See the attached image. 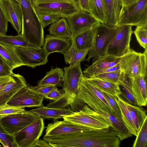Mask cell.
<instances>
[{"mask_svg": "<svg viewBox=\"0 0 147 147\" xmlns=\"http://www.w3.org/2000/svg\"><path fill=\"white\" fill-rule=\"evenodd\" d=\"M20 5L22 13L20 33L31 44L42 48L44 41L43 28L30 0H15Z\"/></svg>", "mask_w": 147, "mask_h": 147, "instance_id": "6da1fadb", "label": "cell"}, {"mask_svg": "<svg viewBox=\"0 0 147 147\" xmlns=\"http://www.w3.org/2000/svg\"><path fill=\"white\" fill-rule=\"evenodd\" d=\"M37 14H51L67 18L80 9L77 0H36L32 3Z\"/></svg>", "mask_w": 147, "mask_h": 147, "instance_id": "7a4b0ae2", "label": "cell"}, {"mask_svg": "<svg viewBox=\"0 0 147 147\" xmlns=\"http://www.w3.org/2000/svg\"><path fill=\"white\" fill-rule=\"evenodd\" d=\"M93 28L92 43L85 60L88 62L91 58L95 60L107 54L108 47L117 31L118 27L99 23Z\"/></svg>", "mask_w": 147, "mask_h": 147, "instance_id": "3957f363", "label": "cell"}, {"mask_svg": "<svg viewBox=\"0 0 147 147\" xmlns=\"http://www.w3.org/2000/svg\"><path fill=\"white\" fill-rule=\"evenodd\" d=\"M124 25L147 27V0H137L128 5L122 6L116 26Z\"/></svg>", "mask_w": 147, "mask_h": 147, "instance_id": "277c9868", "label": "cell"}, {"mask_svg": "<svg viewBox=\"0 0 147 147\" xmlns=\"http://www.w3.org/2000/svg\"><path fill=\"white\" fill-rule=\"evenodd\" d=\"M147 54V49L141 53L130 49L121 57L119 63L120 69L128 78L139 75L146 77Z\"/></svg>", "mask_w": 147, "mask_h": 147, "instance_id": "5b68a950", "label": "cell"}, {"mask_svg": "<svg viewBox=\"0 0 147 147\" xmlns=\"http://www.w3.org/2000/svg\"><path fill=\"white\" fill-rule=\"evenodd\" d=\"M77 97L99 114L108 123L120 141L132 136L122 120L116 115L103 109L98 102L85 95L78 94Z\"/></svg>", "mask_w": 147, "mask_h": 147, "instance_id": "8992f818", "label": "cell"}, {"mask_svg": "<svg viewBox=\"0 0 147 147\" xmlns=\"http://www.w3.org/2000/svg\"><path fill=\"white\" fill-rule=\"evenodd\" d=\"M64 120L93 127L100 129L110 127L108 123L99 114L85 104L83 108L72 114L62 116Z\"/></svg>", "mask_w": 147, "mask_h": 147, "instance_id": "52a82bcc", "label": "cell"}, {"mask_svg": "<svg viewBox=\"0 0 147 147\" xmlns=\"http://www.w3.org/2000/svg\"><path fill=\"white\" fill-rule=\"evenodd\" d=\"M63 83L64 95L72 105L77 98L79 86L83 76L80 63L64 67Z\"/></svg>", "mask_w": 147, "mask_h": 147, "instance_id": "ba28073f", "label": "cell"}, {"mask_svg": "<svg viewBox=\"0 0 147 147\" xmlns=\"http://www.w3.org/2000/svg\"><path fill=\"white\" fill-rule=\"evenodd\" d=\"M40 117L29 110H25L20 113L0 116V122L7 132L14 135Z\"/></svg>", "mask_w": 147, "mask_h": 147, "instance_id": "9c48e42d", "label": "cell"}, {"mask_svg": "<svg viewBox=\"0 0 147 147\" xmlns=\"http://www.w3.org/2000/svg\"><path fill=\"white\" fill-rule=\"evenodd\" d=\"M132 27L129 25L118 27L117 31L108 47L107 54L119 57L130 50V42L133 32Z\"/></svg>", "mask_w": 147, "mask_h": 147, "instance_id": "30bf717a", "label": "cell"}, {"mask_svg": "<svg viewBox=\"0 0 147 147\" xmlns=\"http://www.w3.org/2000/svg\"><path fill=\"white\" fill-rule=\"evenodd\" d=\"M45 128L41 117L16 133L14 136L18 147H33L41 136Z\"/></svg>", "mask_w": 147, "mask_h": 147, "instance_id": "8fae6325", "label": "cell"}, {"mask_svg": "<svg viewBox=\"0 0 147 147\" xmlns=\"http://www.w3.org/2000/svg\"><path fill=\"white\" fill-rule=\"evenodd\" d=\"M44 98L27 85L20 89L12 97L7 104L22 107H39L43 106Z\"/></svg>", "mask_w": 147, "mask_h": 147, "instance_id": "7c38bea8", "label": "cell"}, {"mask_svg": "<svg viewBox=\"0 0 147 147\" xmlns=\"http://www.w3.org/2000/svg\"><path fill=\"white\" fill-rule=\"evenodd\" d=\"M23 65L34 68L46 64L48 57L43 48L13 47Z\"/></svg>", "mask_w": 147, "mask_h": 147, "instance_id": "4fadbf2b", "label": "cell"}, {"mask_svg": "<svg viewBox=\"0 0 147 147\" xmlns=\"http://www.w3.org/2000/svg\"><path fill=\"white\" fill-rule=\"evenodd\" d=\"M66 19L72 37L82 32L93 28L100 23L91 14L81 9Z\"/></svg>", "mask_w": 147, "mask_h": 147, "instance_id": "5bb4252c", "label": "cell"}, {"mask_svg": "<svg viewBox=\"0 0 147 147\" xmlns=\"http://www.w3.org/2000/svg\"><path fill=\"white\" fill-rule=\"evenodd\" d=\"M47 136H58L86 130L96 129L93 127L65 120L55 121L48 124L45 127Z\"/></svg>", "mask_w": 147, "mask_h": 147, "instance_id": "9a60e30c", "label": "cell"}, {"mask_svg": "<svg viewBox=\"0 0 147 147\" xmlns=\"http://www.w3.org/2000/svg\"><path fill=\"white\" fill-rule=\"evenodd\" d=\"M78 94L85 95L91 98L98 102L102 109L117 116L102 91L92 84L84 75L79 86Z\"/></svg>", "mask_w": 147, "mask_h": 147, "instance_id": "2e32d148", "label": "cell"}, {"mask_svg": "<svg viewBox=\"0 0 147 147\" xmlns=\"http://www.w3.org/2000/svg\"><path fill=\"white\" fill-rule=\"evenodd\" d=\"M0 3L8 22L18 34L22 31V13L20 4L15 0H0Z\"/></svg>", "mask_w": 147, "mask_h": 147, "instance_id": "e0dca14e", "label": "cell"}, {"mask_svg": "<svg viewBox=\"0 0 147 147\" xmlns=\"http://www.w3.org/2000/svg\"><path fill=\"white\" fill-rule=\"evenodd\" d=\"M27 85L23 76L12 73L8 83L0 90V106L7 104L19 90Z\"/></svg>", "mask_w": 147, "mask_h": 147, "instance_id": "ac0fdd59", "label": "cell"}, {"mask_svg": "<svg viewBox=\"0 0 147 147\" xmlns=\"http://www.w3.org/2000/svg\"><path fill=\"white\" fill-rule=\"evenodd\" d=\"M128 78L138 106H146L147 102L146 77L139 75L133 78Z\"/></svg>", "mask_w": 147, "mask_h": 147, "instance_id": "d6986e66", "label": "cell"}, {"mask_svg": "<svg viewBox=\"0 0 147 147\" xmlns=\"http://www.w3.org/2000/svg\"><path fill=\"white\" fill-rule=\"evenodd\" d=\"M72 44L69 38H60L51 35H46L42 48L49 55L51 53L59 52L63 54Z\"/></svg>", "mask_w": 147, "mask_h": 147, "instance_id": "ffe728a7", "label": "cell"}, {"mask_svg": "<svg viewBox=\"0 0 147 147\" xmlns=\"http://www.w3.org/2000/svg\"><path fill=\"white\" fill-rule=\"evenodd\" d=\"M121 57H117L107 54L97 59L82 71L83 75L88 78L95 71L99 69L113 67L118 65Z\"/></svg>", "mask_w": 147, "mask_h": 147, "instance_id": "44dd1931", "label": "cell"}, {"mask_svg": "<svg viewBox=\"0 0 147 147\" xmlns=\"http://www.w3.org/2000/svg\"><path fill=\"white\" fill-rule=\"evenodd\" d=\"M29 111L39 116L43 120L51 119L56 120L63 118L62 116L71 115L74 112L69 109L50 108L43 106Z\"/></svg>", "mask_w": 147, "mask_h": 147, "instance_id": "7402d4cb", "label": "cell"}, {"mask_svg": "<svg viewBox=\"0 0 147 147\" xmlns=\"http://www.w3.org/2000/svg\"><path fill=\"white\" fill-rule=\"evenodd\" d=\"M93 28L82 32L72 37V44L78 51L91 48L94 36Z\"/></svg>", "mask_w": 147, "mask_h": 147, "instance_id": "603a6c76", "label": "cell"}, {"mask_svg": "<svg viewBox=\"0 0 147 147\" xmlns=\"http://www.w3.org/2000/svg\"><path fill=\"white\" fill-rule=\"evenodd\" d=\"M64 74L63 69L51 67L50 70L47 72L45 76L38 82L37 85L63 86Z\"/></svg>", "mask_w": 147, "mask_h": 147, "instance_id": "cb8c5ba5", "label": "cell"}, {"mask_svg": "<svg viewBox=\"0 0 147 147\" xmlns=\"http://www.w3.org/2000/svg\"><path fill=\"white\" fill-rule=\"evenodd\" d=\"M48 31L50 35L60 38L71 39L72 36L66 18H61L51 24Z\"/></svg>", "mask_w": 147, "mask_h": 147, "instance_id": "d4e9b609", "label": "cell"}, {"mask_svg": "<svg viewBox=\"0 0 147 147\" xmlns=\"http://www.w3.org/2000/svg\"><path fill=\"white\" fill-rule=\"evenodd\" d=\"M88 80L101 91L115 97L122 93L120 86L105 80L96 77H87Z\"/></svg>", "mask_w": 147, "mask_h": 147, "instance_id": "484cf974", "label": "cell"}, {"mask_svg": "<svg viewBox=\"0 0 147 147\" xmlns=\"http://www.w3.org/2000/svg\"><path fill=\"white\" fill-rule=\"evenodd\" d=\"M0 55L13 70L23 65L13 46L0 43Z\"/></svg>", "mask_w": 147, "mask_h": 147, "instance_id": "4316f807", "label": "cell"}, {"mask_svg": "<svg viewBox=\"0 0 147 147\" xmlns=\"http://www.w3.org/2000/svg\"><path fill=\"white\" fill-rule=\"evenodd\" d=\"M122 100L129 113L138 133L147 117L146 111L140 107L131 105L122 98Z\"/></svg>", "mask_w": 147, "mask_h": 147, "instance_id": "83f0119b", "label": "cell"}, {"mask_svg": "<svg viewBox=\"0 0 147 147\" xmlns=\"http://www.w3.org/2000/svg\"><path fill=\"white\" fill-rule=\"evenodd\" d=\"M115 99L119 108L124 125L130 133L136 136L137 132L136 127L128 110L122 101V98L120 95H117L115 97Z\"/></svg>", "mask_w": 147, "mask_h": 147, "instance_id": "f1b7e54d", "label": "cell"}, {"mask_svg": "<svg viewBox=\"0 0 147 147\" xmlns=\"http://www.w3.org/2000/svg\"><path fill=\"white\" fill-rule=\"evenodd\" d=\"M89 50L88 49L78 51L72 44L63 54L66 63L71 65L81 63L85 60Z\"/></svg>", "mask_w": 147, "mask_h": 147, "instance_id": "f546056e", "label": "cell"}, {"mask_svg": "<svg viewBox=\"0 0 147 147\" xmlns=\"http://www.w3.org/2000/svg\"><path fill=\"white\" fill-rule=\"evenodd\" d=\"M0 43L13 47L41 48L30 43L22 37L20 33L15 36L0 34Z\"/></svg>", "mask_w": 147, "mask_h": 147, "instance_id": "4dcf8cb0", "label": "cell"}, {"mask_svg": "<svg viewBox=\"0 0 147 147\" xmlns=\"http://www.w3.org/2000/svg\"><path fill=\"white\" fill-rule=\"evenodd\" d=\"M90 14L100 23L105 24L106 17L103 0H90Z\"/></svg>", "mask_w": 147, "mask_h": 147, "instance_id": "1f68e13d", "label": "cell"}, {"mask_svg": "<svg viewBox=\"0 0 147 147\" xmlns=\"http://www.w3.org/2000/svg\"><path fill=\"white\" fill-rule=\"evenodd\" d=\"M101 78L121 86L126 79L127 77L121 69L104 73L94 75L90 77Z\"/></svg>", "mask_w": 147, "mask_h": 147, "instance_id": "d6a6232c", "label": "cell"}, {"mask_svg": "<svg viewBox=\"0 0 147 147\" xmlns=\"http://www.w3.org/2000/svg\"><path fill=\"white\" fill-rule=\"evenodd\" d=\"M106 17L105 24L116 26L117 17L114 6L113 0H103Z\"/></svg>", "mask_w": 147, "mask_h": 147, "instance_id": "836d02e7", "label": "cell"}, {"mask_svg": "<svg viewBox=\"0 0 147 147\" xmlns=\"http://www.w3.org/2000/svg\"><path fill=\"white\" fill-rule=\"evenodd\" d=\"M133 144V147H146L147 143V117L146 118Z\"/></svg>", "mask_w": 147, "mask_h": 147, "instance_id": "e575fe53", "label": "cell"}, {"mask_svg": "<svg viewBox=\"0 0 147 147\" xmlns=\"http://www.w3.org/2000/svg\"><path fill=\"white\" fill-rule=\"evenodd\" d=\"M0 143L3 147H18L14 135L10 134L0 122Z\"/></svg>", "mask_w": 147, "mask_h": 147, "instance_id": "d590c367", "label": "cell"}, {"mask_svg": "<svg viewBox=\"0 0 147 147\" xmlns=\"http://www.w3.org/2000/svg\"><path fill=\"white\" fill-rule=\"evenodd\" d=\"M122 87L121 94L120 96L127 102L134 106H138L136 101L132 92L130 85L127 77L124 83L121 86Z\"/></svg>", "mask_w": 147, "mask_h": 147, "instance_id": "8d00e7d4", "label": "cell"}, {"mask_svg": "<svg viewBox=\"0 0 147 147\" xmlns=\"http://www.w3.org/2000/svg\"><path fill=\"white\" fill-rule=\"evenodd\" d=\"M147 27L137 26L133 32L139 45L145 49L147 48Z\"/></svg>", "mask_w": 147, "mask_h": 147, "instance_id": "74e56055", "label": "cell"}, {"mask_svg": "<svg viewBox=\"0 0 147 147\" xmlns=\"http://www.w3.org/2000/svg\"><path fill=\"white\" fill-rule=\"evenodd\" d=\"M25 110L24 108L13 107L7 104L0 106V116L17 113Z\"/></svg>", "mask_w": 147, "mask_h": 147, "instance_id": "f35d334b", "label": "cell"}, {"mask_svg": "<svg viewBox=\"0 0 147 147\" xmlns=\"http://www.w3.org/2000/svg\"><path fill=\"white\" fill-rule=\"evenodd\" d=\"M101 91L111 108L117 117L122 121L120 110L115 99V97L105 92Z\"/></svg>", "mask_w": 147, "mask_h": 147, "instance_id": "ab89813d", "label": "cell"}, {"mask_svg": "<svg viewBox=\"0 0 147 147\" xmlns=\"http://www.w3.org/2000/svg\"><path fill=\"white\" fill-rule=\"evenodd\" d=\"M43 28L61 18L59 16L51 14H37Z\"/></svg>", "mask_w": 147, "mask_h": 147, "instance_id": "60d3db41", "label": "cell"}, {"mask_svg": "<svg viewBox=\"0 0 147 147\" xmlns=\"http://www.w3.org/2000/svg\"><path fill=\"white\" fill-rule=\"evenodd\" d=\"M69 105H70V103L64 94L54 101L48 104L46 107L50 108H65Z\"/></svg>", "mask_w": 147, "mask_h": 147, "instance_id": "b9f144b4", "label": "cell"}, {"mask_svg": "<svg viewBox=\"0 0 147 147\" xmlns=\"http://www.w3.org/2000/svg\"><path fill=\"white\" fill-rule=\"evenodd\" d=\"M27 84L30 87L42 96L43 98L56 87L49 85H37L36 86H32L28 84Z\"/></svg>", "mask_w": 147, "mask_h": 147, "instance_id": "7bdbcfd3", "label": "cell"}, {"mask_svg": "<svg viewBox=\"0 0 147 147\" xmlns=\"http://www.w3.org/2000/svg\"><path fill=\"white\" fill-rule=\"evenodd\" d=\"M13 70L0 55V76H10Z\"/></svg>", "mask_w": 147, "mask_h": 147, "instance_id": "ee69618b", "label": "cell"}, {"mask_svg": "<svg viewBox=\"0 0 147 147\" xmlns=\"http://www.w3.org/2000/svg\"><path fill=\"white\" fill-rule=\"evenodd\" d=\"M8 22L0 3V34L6 35Z\"/></svg>", "mask_w": 147, "mask_h": 147, "instance_id": "f6af8a7d", "label": "cell"}, {"mask_svg": "<svg viewBox=\"0 0 147 147\" xmlns=\"http://www.w3.org/2000/svg\"><path fill=\"white\" fill-rule=\"evenodd\" d=\"M64 95V94L62 93L56 87L45 96L44 98L55 100L62 97Z\"/></svg>", "mask_w": 147, "mask_h": 147, "instance_id": "bcb514c9", "label": "cell"}, {"mask_svg": "<svg viewBox=\"0 0 147 147\" xmlns=\"http://www.w3.org/2000/svg\"><path fill=\"white\" fill-rule=\"evenodd\" d=\"M78 5L81 10L90 13V0H78Z\"/></svg>", "mask_w": 147, "mask_h": 147, "instance_id": "7dc6e473", "label": "cell"}, {"mask_svg": "<svg viewBox=\"0 0 147 147\" xmlns=\"http://www.w3.org/2000/svg\"><path fill=\"white\" fill-rule=\"evenodd\" d=\"M113 2L115 13L118 18L120 10L122 6V0H113Z\"/></svg>", "mask_w": 147, "mask_h": 147, "instance_id": "c3c4849f", "label": "cell"}, {"mask_svg": "<svg viewBox=\"0 0 147 147\" xmlns=\"http://www.w3.org/2000/svg\"><path fill=\"white\" fill-rule=\"evenodd\" d=\"M50 147L52 146L46 141L38 139L33 145V147Z\"/></svg>", "mask_w": 147, "mask_h": 147, "instance_id": "681fc988", "label": "cell"}, {"mask_svg": "<svg viewBox=\"0 0 147 147\" xmlns=\"http://www.w3.org/2000/svg\"><path fill=\"white\" fill-rule=\"evenodd\" d=\"M10 76H0V90L8 83Z\"/></svg>", "mask_w": 147, "mask_h": 147, "instance_id": "f907efd6", "label": "cell"}, {"mask_svg": "<svg viewBox=\"0 0 147 147\" xmlns=\"http://www.w3.org/2000/svg\"><path fill=\"white\" fill-rule=\"evenodd\" d=\"M137 0H122V6H125L130 4Z\"/></svg>", "mask_w": 147, "mask_h": 147, "instance_id": "816d5d0a", "label": "cell"}, {"mask_svg": "<svg viewBox=\"0 0 147 147\" xmlns=\"http://www.w3.org/2000/svg\"><path fill=\"white\" fill-rule=\"evenodd\" d=\"M36 0H30V1L32 3L33 2H34Z\"/></svg>", "mask_w": 147, "mask_h": 147, "instance_id": "f5cc1de1", "label": "cell"}, {"mask_svg": "<svg viewBox=\"0 0 147 147\" xmlns=\"http://www.w3.org/2000/svg\"><path fill=\"white\" fill-rule=\"evenodd\" d=\"M2 146V145H1L0 144V147H1Z\"/></svg>", "mask_w": 147, "mask_h": 147, "instance_id": "db71d44e", "label": "cell"}]
</instances>
